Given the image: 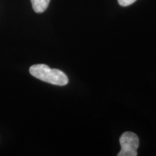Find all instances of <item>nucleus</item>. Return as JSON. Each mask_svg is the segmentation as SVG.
Segmentation results:
<instances>
[{"mask_svg": "<svg viewBox=\"0 0 156 156\" xmlns=\"http://www.w3.org/2000/svg\"><path fill=\"white\" fill-rule=\"evenodd\" d=\"M29 71L34 77L54 85L64 86L69 82L67 76L61 70L51 69L48 66L44 64L31 66Z\"/></svg>", "mask_w": 156, "mask_h": 156, "instance_id": "1", "label": "nucleus"}, {"mask_svg": "<svg viewBox=\"0 0 156 156\" xmlns=\"http://www.w3.org/2000/svg\"><path fill=\"white\" fill-rule=\"evenodd\" d=\"M121 151L118 156H136L140 140L134 132H125L119 138Z\"/></svg>", "mask_w": 156, "mask_h": 156, "instance_id": "2", "label": "nucleus"}, {"mask_svg": "<svg viewBox=\"0 0 156 156\" xmlns=\"http://www.w3.org/2000/svg\"><path fill=\"white\" fill-rule=\"evenodd\" d=\"M35 12L42 13L47 9L50 0H30Z\"/></svg>", "mask_w": 156, "mask_h": 156, "instance_id": "3", "label": "nucleus"}, {"mask_svg": "<svg viewBox=\"0 0 156 156\" xmlns=\"http://www.w3.org/2000/svg\"><path fill=\"white\" fill-rule=\"evenodd\" d=\"M136 0H118V2L122 7H127L135 2Z\"/></svg>", "mask_w": 156, "mask_h": 156, "instance_id": "4", "label": "nucleus"}]
</instances>
